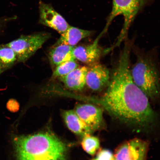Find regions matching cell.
<instances>
[{"label": "cell", "mask_w": 160, "mask_h": 160, "mask_svg": "<svg viewBox=\"0 0 160 160\" xmlns=\"http://www.w3.org/2000/svg\"><path fill=\"white\" fill-rule=\"evenodd\" d=\"M125 40L109 84L97 102L109 115L119 121L146 127L154 122L155 113L148 98L132 79L129 64L132 42Z\"/></svg>", "instance_id": "1"}, {"label": "cell", "mask_w": 160, "mask_h": 160, "mask_svg": "<svg viewBox=\"0 0 160 160\" xmlns=\"http://www.w3.org/2000/svg\"><path fill=\"white\" fill-rule=\"evenodd\" d=\"M13 143L17 160H67L65 144L53 134L15 136Z\"/></svg>", "instance_id": "2"}, {"label": "cell", "mask_w": 160, "mask_h": 160, "mask_svg": "<svg viewBox=\"0 0 160 160\" xmlns=\"http://www.w3.org/2000/svg\"><path fill=\"white\" fill-rule=\"evenodd\" d=\"M138 57L130 68L132 79L149 100L155 101L160 97V79L157 66L148 56Z\"/></svg>", "instance_id": "3"}, {"label": "cell", "mask_w": 160, "mask_h": 160, "mask_svg": "<svg viewBox=\"0 0 160 160\" xmlns=\"http://www.w3.org/2000/svg\"><path fill=\"white\" fill-rule=\"evenodd\" d=\"M152 0H112L111 13L107 20L104 29L102 32L106 33L114 19L121 15L124 18V23L117 42L112 47H118L122 42L127 38L130 27L138 14L151 3Z\"/></svg>", "instance_id": "4"}, {"label": "cell", "mask_w": 160, "mask_h": 160, "mask_svg": "<svg viewBox=\"0 0 160 160\" xmlns=\"http://www.w3.org/2000/svg\"><path fill=\"white\" fill-rule=\"evenodd\" d=\"M50 37V34L45 32L22 36L7 45L15 52L18 63H24L34 54Z\"/></svg>", "instance_id": "5"}, {"label": "cell", "mask_w": 160, "mask_h": 160, "mask_svg": "<svg viewBox=\"0 0 160 160\" xmlns=\"http://www.w3.org/2000/svg\"><path fill=\"white\" fill-rule=\"evenodd\" d=\"M149 145L144 140L135 138L122 144L116 150L115 160H146Z\"/></svg>", "instance_id": "6"}, {"label": "cell", "mask_w": 160, "mask_h": 160, "mask_svg": "<svg viewBox=\"0 0 160 160\" xmlns=\"http://www.w3.org/2000/svg\"><path fill=\"white\" fill-rule=\"evenodd\" d=\"M111 75L109 70L98 62L88 67L86 76V85L92 91L100 92L107 88Z\"/></svg>", "instance_id": "7"}, {"label": "cell", "mask_w": 160, "mask_h": 160, "mask_svg": "<svg viewBox=\"0 0 160 160\" xmlns=\"http://www.w3.org/2000/svg\"><path fill=\"white\" fill-rule=\"evenodd\" d=\"M103 110V108L91 104H83L76 106L74 111L94 132L104 125Z\"/></svg>", "instance_id": "8"}, {"label": "cell", "mask_w": 160, "mask_h": 160, "mask_svg": "<svg viewBox=\"0 0 160 160\" xmlns=\"http://www.w3.org/2000/svg\"><path fill=\"white\" fill-rule=\"evenodd\" d=\"M39 22L56 30L60 34L64 33L70 27L66 20L52 6L41 2L39 3Z\"/></svg>", "instance_id": "9"}, {"label": "cell", "mask_w": 160, "mask_h": 160, "mask_svg": "<svg viewBox=\"0 0 160 160\" xmlns=\"http://www.w3.org/2000/svg\"><path fill=\"white\" fill-rule=\"evenodd\" d=\"M103 35L102 32L100 33L91 44L74 47L73 53L75 59L89 65L98 62L104 54L108 52V49H103L99 45V40Z\"/></svg>", "instance_id": "10"}, {"label": "cell", "mask_w": 160, "mask_h": 160, "mask_svg": "<svg viewBox=\"0 0 160 160\" xmlns=\"http://www.w3.org/2000/svg\"><path fill=\"white\" fill-rule=\"evenodd\" d=\"M88 67H78L67 75L59 78L65 87L72 91H81L86 85Z\"/></svg>", "instance_id": "11"}, {"label": "cell", "mask_w": 160, "mask_h": 160, "mask_svg": "<svg viewBox=\"0 0 160 160\" xmlns=\"http://www.w3.org/2000/svg\"><path fill=\"white\" fill-rule=\"evenodd\" d=\"M62 113L66 125L73 133L84 137L93 132L80 118L74 110H65L62 112Z\"/></svg>", "instance_id": "12"}, {"label": "cell", "mask_w": 160, "mask_h": 160, "mask_svg": "<svg viewBox=\"0 0 160 160\" xmlns=\"http://www.w3.org/2000/svg\"><path fill=\"white\" fill-rule=\"evenodd\" d=\"M74 47L65 44L54 45L49 53L51 64L56 67L64 62L75 60L73 53Z\"/></svg>", "instance_id": "13"}, {"label": "cell", "mask_w": 160, "mask_h": 160, "mask_svg": "<svg viewBox=\"0 0 160 160\" xmlns=\"http://www.w3.org/2000/svg\"><path fill=\"white\" fill-rule=\"evenodd\" d=\"M92 32L70 26L61 36L54 45L65 44L73 46L77 44L82 39L89 37Z\"/></svg>", "instance_id": "14"}, {"label": "cell", "mask_w": 160, "mask_h": 160, "mask_svg": "<svg viewBox=\"0 0 160 160\" xmlns=\"http://www.w3.org/2000/svg\"><path fill=\"white\" fill-rule=\"evenodd\" d=\"M18 63L15 52L7 44L0 45V75Z\"/></svg>", "instance_id": "15"}, {"label": "cell", "mask_w": 160, "mask_h": 160, "mask_svg": "<svg viewBox=\"0 0 160 160\" xmlns=\"http://www.w3.org/2000/svg\"><path fill=\"white\" fill-rule=\"evenodd\" d=\"M79 67L75 60L64 62L56 67L52 77L53 78H59L67 75L73 70Z\"/></svg>", "instance_id": "16"}, {"label": "cell", "mask_w": 160, "mask_h": 160, "mask_svg": "<svg viewBox=\"0 0 160 160\" xmlns=\"http://www.w3.org/2000/svg\"><path fill=\"white\" fill-rule=\"evenodd\" d=\"M81 144L85 152L89 155H93L99 148L100 141L98 138L89 135L84 137Z\"/></svg>", "instance_id": "17"}, {"label": "cell", "mask_w": 160, "mask_h": 160, "mask_svg": "<svg viewBox=\"0 0 160 160\" xmlns=\"http://www.w3.org/2000/svg\"><path fill=\"white\" fill-rule=\"evenodd\" d=\"M92 160H115L114 156L109 150L104 149L100 151L97 157Z\"/></svg>", "instance_id": "18"}, {"label": "cell", "mask_w": 160, "mask_h": 160, "mask_svg": "<svg viewBox=\"0 0 160 160\" xmlns=\"http://www.w3.org/2000/svg\"><path fill=\"white\" fill-rule=\"evenodd\" d=\"M16 18L15 17H0V33L2 31L7 24Z\"/></svg>", "instance_id": "19"}]
</instances>
